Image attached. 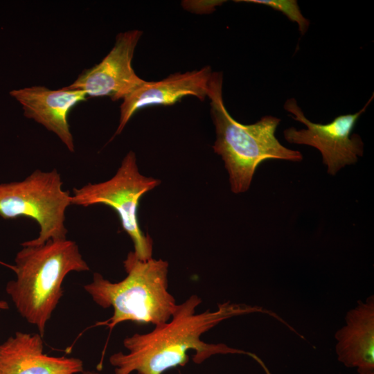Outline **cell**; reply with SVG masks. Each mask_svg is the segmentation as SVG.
<instances>
[{
  "instance_id": "1",
  "label": "cell",
  "mask_w": 374,
  "mask_h": 374,
  "mask_svg": "<svg viewBox=\"0 0 374 374\" xmlns=\"http://www.w3.org/2000/svg\"><path fill=\"white\" fill-rule=\"evenodd\" d=\"M202 301L197 295H191L177 304L167 322L154 326L147 333H135L125 337L123 346L127 353L118 352L109 357L110 364L115 367L114 374H130L134 371L138 374H162L170 368L186 364L189 350H194L193 360L197 364L215 355H244L255 360L265 374H271L256 354L222 343L208 344L201 337L224 320L253 313H265L285 325L287 323L274 312L261 306L229 301L219 303L215 310L196 313Z\"/></svg>"
},
{
  "instance_id": "2",
  "label": "cell",
  "mask_w": 374,
  "mask_h": 374,
  "mask_svg": "<svg viewBox=\"0 0 374 374\" xmlns=\"http://www.w3.org/2000/svg\"><path fill=\"white\" fill-rule=\"evenodd\" d=\"M12 271L16 279L6 290L19 314L36 326L42 337L63 294L62 285L71 271H89L77 244L67 239L22 246Z\"/></svg>"
},
{
  "instance_id": "3",
  "label": "cell",
  "mask_w": 374,
  "mask_h": 374,
  "mask_svg": "<svg viewBox=\"0 0 374 374\" xmlns=\"http://www.w3.org/2000/svg\"><path fill=\"white\" fill-rule=\"evenodd\" d=\"M123 265L127 276L123 280L112 282L96 272L84 286L97 305L113 308L112 316L96 325L111 331L125 321L157 326L169 321L177 303L168 291V262L153 258L141 260L130 251Z\"/></svg>"
},
{
  "instance_id": "4",
  "label": "cell",
  "mask_w": 374,
  "mask_h": 374,
  "mask_svg": "<svg viewBox=\"0 0 374 374\" xmlns=\"http://www.w3.org/2000/svg\"><path fill=\"white\" fill-rule=\"evenodd\" d=\"M222 82V73L213 72L208 95L216 133L213 148L224 162L232 192L238 194L249 188L256 170L262 161H300L303 155L285 148L276 138L280 118L267 115L249 125L235 121L224 105Z\"/></svg>"
},
{
  "instance_id": "5",
  "label": "cell",
  "mask_w": 374,
  "mask_h": 374,
  "mask_svg": "<svg viewBox=\"0 0 374 374\" xmlns=\"http://www.w3.org/2000/svg\"><path fill=\"white\" fill-rule=\"evenodd\" d=\"M57 170H35L26 179L0 184V216L12 219L25 216L37 222V238L21 246H35L48 240L66 239L65 213L71 204V195L62 188Z\"/></svg>"
},
{
  "instance_id": "6",
  "label": "cell",
  "mask_w": 374,
  "mask_h": 374,
  "mask_svg": "<svg viewBox=\"0 0 374 374\" xmlns=\"http://www.w3.org/2000/svg\"><path fill=\"white\" fill-rule=\"evenodd\" d=\"M160 183L159 179L139 172L136 154L130 151L111 179L73 188L71 204L84 207L103 204L113 208L123 230L133 242L135 256L141 260H148L152 258L153 242L139 226L138 208L141 198Z\"/></svg>"
},
{
  "instance_id": "7",
  "label": "cell",
  "mask_w": 374,
  "mask_h": 374,
  "mask_svg": "<svg viewBox=\"0 0 374 374\" xmlns=\"http://www.w3.org/2000/svg\"><path fill=\"white\" fill-rule=\"evenodd\" d=\"M373 94L364 107L352 114L340 115L327 124L315 123L308 119L295 98L287 99L284 109L295 121L306 126V129H285V139L290 143L307 145L317 148L321 154L323 163L331 175L346 165L357 161L364 153V143L359 135L351 132L359 117L373 100Z\"/></svg>"
},
{
  "instance_id": "8",
  "label": "cell",
  "mask_w": 374,
  "mask_h": 374,
  "mask_svg": "<svg viewBox=\"0 0 374 374\" xmlns=\"http://www.w3.org/2000/svg\"><path fill=\"white\" fill-rule=\"evenodd\" d=\"M142 34L139 30L119 33L114 46L102 61L84 70L72 84L65 87L81 90L89 97L122 99L144 81L136 74L132 65L134 50Z\"/></svg>"
},
{
  "instance_id": "9",
  "label": "cell",
  "mask_w": 374,
  "mask_h": 374,
  "mask_svg": "<svg viewBox=\"0 0 374 374\" xmlns=\"http://www.w3.org/2000/svg\"><path fill=\"white\" fill-rule=\"evenodd\" d=\"M213 72L209 66L201 69L171 74L159 81H146L123 98L120 118L114 136L120 134L133 115L141 109L155 105H171L187 96L200 100L208 97Z\"/></svg>"
},
{
  "instance_id": "10",
  "label": "cell",
  "mask_w": 374,
  "mask_h": 374,
  "mask_svg": "<svg viewBox=\"0 0 374 374\" xmlns=\"http://www.w3.org/2000/svg\"><path fill=\"white\" fill-rule=\"evenodd\" d=\"M21 105L24 115L55 134L71 152L75 146L67 121L70 110L87 100L85 93L79 89L51 90L44 86H32L10 91Z\"/></svg>"
},
{
  "instance_id": "11",
  "label": "cell",
  "mask_w": 374,
  "mask_h": 374,
  "mask_svg": "<svg viewBox=\"0 0 374 374\" xmlns=\"http://www.w3.org/2000/svg\"><path fill=\"white\" fill-rule=\"evenodd\" d=\"M40 334L17 332L0 345V374H78V358L49 356L43 352Z\"/></svg>"
},
{
  "instance_id": "12",
  "label": "cell",
  "mask_w": 374,
  "mask_h": 374,
  "mask_svg": "<svg viewBox=\"0 0 374 374\" xmlns=\"http://www.w3.org/2000/svg\"><path fill=\"white\" fill-rule=\"evenodd\" d=\"M337 360L357 372L374 371V296L358 301L335 335Z\"/></svg>"
},
{
  "instance_id": "13",
  "label": "cell",
  "mask_w": 374,
  "mask_h": 374,
  "mask_svg": "<svg viewBox=\"0 0 374 374\" xmlns=\"http://www.w3.org/2000/svg\"><path fill=\"white\" fill-rule=\"evenodd\" d=\"M235 1L265 5L283 12L290 20L297 24L302 35L307 32L310 26V21L302 15L296 0H239Z\"/></svg>"
},
{
  "instance_id": "14",
  "label": "cell",
  "mask_w": 374,
  "mask_h": 374,
  "mask_svg": "<svg viewBox=\"0 0 374 374\" xmlns=\"http://www.w3.org/2000/svg\"><path fill=\"white\" fill-rule=\"evenodd\" d=\"M9 308L8 304L4 301H0V310H8Z\"/></svg>"
},
{
  "instance_id": "15",
  "label": "cell",
  "mask_w": 374,
  "mask_h": 374,
  "mask_svg": "<svg viewBox=\"0 0 374 374\" xmlns=\"http://www.w3.org/2000/svg\"><path fill=\"white\" fill-rule=\"evenodd\" d=\"M0 264L1 265H3L9 268H10L12 270V268H13V265H7V264H5L4 262L0 261Z\"/></svg>"
},
{
  "instance_id": "16",
  "label": "cell",
  "mask_w": 374,
  "mask_h": 374,
  "mask_svg": "<svg viewBox=\"0 0 374 374\" xmlns=\"http://www.w3.org/2000/svg\"><path fill=\"white\" fill-rule=\"evenodd\" d=\"M357 374H374V371H370V372H357Z\"/></svg>"
},
{
  "instance_id": "17",
  "label": "cell",
  "mask_w": 374,
  "mask_h": 374,
  "mask_svg": "<svg viewBox=\"0 0 374 374\" xmlns=\"http://www.w3.org/2000/svg\"><path fill=\"white\" fill-rule=\"evenodd\" d=\"M85 372H86L87 374H100L99 373L93 372V371H85Z\"/></svg>"
},
{
  "instance_id": "18",
  "label": "cell",
  "mask_w": 374,
  "mask_h": 374,
  "mask_svg": "<svg viewBox=\"0 0 374 374\" xmlns=\"http://www.w3.org/2000/svg\"><path fill=\"white\" fill-rule=\"evenodd\" d=\"M82 374H87L85 371H83Z\"/></svg>"
}]
</instances>
